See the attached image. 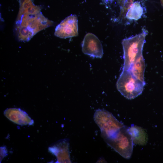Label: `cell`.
Here are the masks:
<instances>
[{
    "mask_svg": "<svg viewBox=\"0 0 163 163\" xmlns=\"http://www.w3.org/2000/svg\"><path fill=\"white\" fill-rule=\"evenodd\" d=\"M134 0H119L120 6L121 14L125 17L126 14Z\"/></svg>",
    "mask_w": 163,
    "mask_h": 163,
    "instance_id": "cell-13",
    "label": "cell"
},
{
    "mask_svg": "<svg viewBox=\"0 0 163 163\" xmlns=\"http://www.w3.org/2000/svg\"><path fill=\"white\" fill-rule=\"evenodd\" d=\"M145 85V82L135 78L129 70H123L116 85L122 95L131 100L142 93Z\"/></svg>",
    "mask_w": 163,
    "mask_h": 163,
    "instance_id": "cell-4",
    "label": "cell"
},
{
    "mask_svg": "<svg viewBox=\"0 0 163 163\" xmlns=\"http://www.w3.org/2000/svg\"><path fill=\"white\" fill-rule=\"evenodd\" d=\"M133 143L140 145L146 144L148 141V136L145 130L142 127L132 124L128 128Z\"/></svg>",
    "mask_w": 163,
    "mask_h": 163,
    "instance_id": "cell-11",
    "label": "cell"
},
{
    "mask_svg": "<svg viewBox=\"0 0 163 163\" xmlns=\"http://www.w3.org/2000/svg\"><path fill=\"white\" fill-rule=\"evenodd\" d=\"M143 12V9L140 2H136L128 10L125 18L130 21L137 20L141 17Z\"/></svg>",
    "mask_w": 163,
    "mask_h": 163,
    "instance_id": "cell-12",
    "label": "cell"
},
{
    "mask_svg": "<svg viewBox=\"0 0 163 163\" xmlns=\"http://www.w3.org/2000/svg\"><path fill=\"white\" fill-rule=\"evenodd\" d=\"M5 116L13 122L21 125H32L34 123L28 114L19 108L7 109L4 112Z\"/></svg>",
    "mask_w": 163,
    "mask_h": 163,
    "instance_id": "cell-9",
    "label": "cell"
},
{
    "mask_svg": "<svg viewBox=\"0 0 163 163\" xmlns=\"http://www.w3.org/2000/svg\"><path fill=\"white\" fill-rule=\"evenodd\" d=\"M69 140L65 139L58 141L49 147V152L55 155L57 163H71L69 152Z\"/></svg>",
    "mask_w": 163,
    "mask_h": 163,
    "instance_id": "cell-8",
    "label": "cell"
},
{
    "mask_svg": "<svg viewBox=\"0 0 163 163\" xmlns=\"http://www.w3.org/2000/svg\"><path fill=\"white\" fill-rule=\"evenodd\" d=\"M145 69V60L142 55L137 58L131 64L129 70L130 73L135 78L145 82L144 72Z\"/></svg>",
    "mask_w": 163,
    "mask_h": 163,
    "instance_id": "cell-10",
    "label": "cell"
},
{
    "mask_svg": "<svg viewBox=\"0 0 163 163\" xmlns=\"http://www.w3.org/2000/svg\"><path fill=\"white\" fill-rule=\"evenodd\" d=\"M16 23V34L21 41H28L37 33L53 24L43 15L40 11L29 8L20 9Z\"/></svg>",
    "mask_w": 163,
    "mask_h": 163,
    "instance_id": "cell-1",
    "label": "cell"
},
{
    "mask_svg": "<svg viewBox=\"0 0 163 163\" xmlns=\"http://www.w3.org/2000/svg\"><path fill=\"white\" fill-rule=\"evenodd\" d=\"M83 53L93 57L101 58L103 54L101 43L94 34L88 33L85 36L82 43Z\"/></svg>",
    "mask_w": 163,
    "mask_h": 163,
    "instance_id": "cell-7",
    "label": "cell"
},
{
    "mask_svg": "<svg viewBox=\"0 0 163 163\" xmlns=\"http://www.w3.org/2000/svg\"><path fill=\"white\" fill-rule=\"evenodd\" d=\"M54 35L62 38L76 37L78 35L77 16L71 15L62 21L56 27Z\"/></svg>",
    "mask_w": 163,
    "mask_h": 163,
    "instance_id": "cell-6",
    "label": "cell"
},
{
    "mask_svg": "<svg viewBox=\"0 0 163 163\" xmlns=\"http://www.w3.org/2000/svg\"><path fill=\"white\" fill-rule=\"evenodd\" d=\"M94 118L100 129L101 135L106 134L120 129L125 126L118 121L111 113L104 109L96 110Z\"/></svg>",
    "mask_w": 163,
    "mask_h": 163,
    "instance_id": "cell-5",
    "label": "cell"
},
{
    "mask_svg": "<svg viewBox=\"0 0 163 163\" xmlns=\"http://www.w3.org/2000/svg\"><path fill=\"white\" fill-rule=\"evenodd\" d=\"M104 140L123 157L127 159L131 158L133 142L128 128L125 126Z\"/></svg>",
    "mask_w": 163,
    "mask_h": 163,
    "instance_id": "cell-3",
    "label": "cell"
},
{
    "mask_svg": "<svg viewBox=\"0 0 163 163\" xmlns=\"http://www.w3.org/2000/svg\"><path fill=\"white\" fill-rule=\"evenodd\" d=\"M160 1L161 5L163 6V0H160Z\"/></svg>",
    "mask_w": 163,
    "mask_h": 163,
    "instance_id": "cell-14",
    "label": "cell"
},
{
    "mask_svg": "<svg viewBox=\"0 0 163 163\" xmlns=\"http://www.w3.org/2000/svg\"><path fill=\"white\" fill-rule=\"evenodd\" d=\"M146 35L145 32H143L122 40L124 60L123 70H128L134 61L142 55Z\"/></svg>",
    "mask_w": 163,
    "mask_h": 163,
    "instance_id": "cell-2",
    "label": "cell"
}]
</instances>
